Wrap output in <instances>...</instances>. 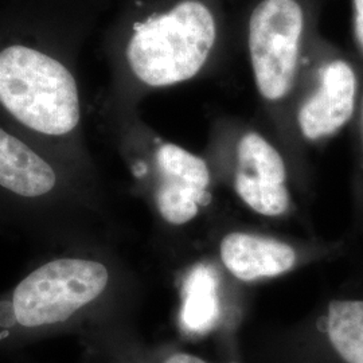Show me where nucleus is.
Wrapping results in <instances>:
<instances>
[{
    "mask_svg": "<svg viewBox=\"0 0 363 363\" xmlns=\"http://www.w3.org/2000/svg\"><path fill=\"white\" fill-rule=\"evenodd\" d=\"M234 187L249 208L265 217H279L289 208V193L286 184L259 181L242 171H237Z\"/></svg>",
    "mask_w": 363,
    "mask_h": 363,
    "instance_id": "nucleus-11",
    "label": "nucleus"
},
{
    "mask_svg": "<svg viewBox=\"0 0 363 363\" xmlns=\"http://www.w3.org/2000/svg\"><path fill=\"white\" fill-rule=\"evenodd\" d=\"M352 3V34L358 50L363 57V0H351Z\"/></svg>",
    "mask_w": 363,
    "mask_h": 363,
    "instance_id": "nucleus-12",
    "label": "nucleus"
},
{
    "mask_svg": "<svg viewBox=\"0 0 363 363\" xmlns=\"http://www.w3.org/2000/svg\"><path fill=\"white\" fill-rule=\"evenodd\" d=\"M220 259L228 271L242 281L276 277L296 262L294 247L255 234H228L220 242Z\"/></svg>",
    "mask_w": 363,
    "mask_h": 363,
    "instance_id": "nucleus-8",
    "label": "nucleus"
},
{
    "mask_svg": "<svg viewBox=\"0 0 363 363\" xmlns=\"http://www.w3.org/2000/svg\"><path fill=\"white\" fill-rule=\"evenodd\" d=\"M217 42V21L202 0H181L133 27L125 48L132 76L167 88L201 73Z\"/></svg>",
    "mask_w": 363,
    "mask_h": 363,
    "instance_id": "nucleus-4",
    "label": "nucleus"
},
{
    "mask_svg": "<svg viewBox=\"0 0 363 363\" xmlns=\"http://www.w3.org/2000/svg\"><path fill=\"white\" fill-rule=\"evenodd\" d=\"M116 271L97 245L43 252L25 276L0 292V352L101 325Z\"/></svg>",
    "mask_w": 363,
    "mask_h": 363,
    "instance_id": "nucleus-2",
    "label": "nucleus"
},
{
    "mask_svg": "<svg viewBox=\"0 0 363 363\" xmlns=\"http://www.w3.org/2000/svg\"><path fill=\"white\" fill-rule=\"evenodd\" d=\"M0 123L96 184L82 143L77 79L54 54L21 42L0 49Z\"/></svg>",
    "mask_w": 363,
    "mask_h": 363,
    "instance_id": "nucleus-3",
    "label": "nucleus"
},
{
    "mask_svg": "<svg viewBox=\"0 0 363 363\" xmlns=\"http://www.w3.org/2000/svg\"><path fill=\"white\" fill-rule=\"evenodd\" d=\"M238 171L259 181L284 184L286 164L279 151L256 132H249L238 144Z\"/></svg>",
    "mask_w": 363,
    "mask_h": 363,
    "instance_id": "nucleus-10",
    "label": "nucleus"
},
{
    "mask_svg": "<svg viewBox=\"0 0 363 363\" xmlns=\"http://www.w3.org/2000/svg\"><path fill=\"white\" fill-rule=\"evenodd\" d=\"M163 363H206L202 361L201 358L191 355V354H186V352H177L169 355V358H166Z\"/></svg>",
    "mask_w": 363,
    "mask_h": 363,
    "instance_id": "nucleus-13",
    "label": "nucleus"
},
{
    "mask_svg": "<svg viewBox=\"0 0 363 363\" xmlns=\"http://www.w3.org/2000/svg\"><path fill=\"white\" fill-rule=\"evenodd\" d=\"M135 175H152L151 194L160 220L182 226L193 220L208 202L210 171L199 156L174 143L159 144L152 164L138 162Z\"/></svg>",
    "mask_w": 363,
    "mask_h": 363,
    "instance_id": "nucleus-6",
    "label": "nucleus"
},
{
    "mask_svg": "<svg viewBox=\"0 0 363 363\" xmlns=\"http://www.w3.org/2000/svg\"><path fill=\"white\" fill-rule=\"evenodd\" d=\"M220 315L218 279L208 265H196L183 283L181 325L190 334H205Z\"/></svg>",
    "mask_w": 363,
    "mask_h": 363,
    "instance_id": "nucleus-9",
    "label": "nucleus"
},
{
    "mask_svg": "<svg viewBox=\"0 0 363 363\" xmlns=\"http://www.w3.org/2000/svg\"><path fill=\"white\" fill-rule=\"evenodd\" d=\"M357 121H358V140H359V151H361V157H362L363 166V89L361 94V100L358 105V111H357Z\"/></svg>",
    "mask_w": 363,
    "mask_h": 363,
    "instance_id": "nucleus-14",
    "label": "nucleus"
},
{
    "mask_svg": "<svg viewBox=\"0 0 363 363\" xmlns=\"http://www.w3.org/2000/svg\"><path fill=\"white\" fill-rule=\"evenodd\" d=\"M362 89L359 70L349 58L334 54L323 60L315 86L298 109L304 138L318 142L343 130L357 115Z\"/></svg>",
    "mask_w": 363,
    "mask_h": 363,
    "instance_id": "nucleus-7",
    "label": "nucleus"
},
{
    "mask_svg": "<svg viewBox=\"0 0 363 363\" xmlns=\"http://www.w3.org/2000/svg\"><path fill=\"white\" fill-rule=\"evenodd\" d=\"M96 184L0 123V229L43 252L96 244Z\"/></svg>",
    "mask_w": 363,
    "mask_h": 363,
    "instance_id": "nucleus-1",
    "label": "nucleus"
},
{
    "mask_svg": "<svg viewBox=\"0 0 363 363\" xmlns=\"http://www.w3.org/2000/svg\"><path fill=\"white\" fill-rule=\"evenodd\" d=\"M306 13L298 0H261L249 18L247 48L262 99L280 101L298 74Z\"/></svg>",
    "mask_w": 363,
    "mask_h": 363,
    "instance_id": "nucleus-5",
    "label": "nucleus"
}]
</instances>
